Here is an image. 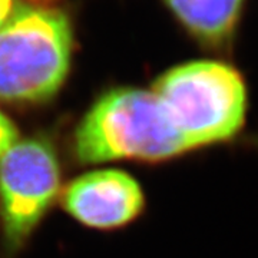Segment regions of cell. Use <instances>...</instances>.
Listing matches in <instances>:
<instances>
[{
    "mask_svg": "<svg viewBox=\"0 0 258 258\" xmlns=\"http://www.w3.org/2000/svg\"><path fill=\"white\" fill-rule=\"evenodd\" d=\"M59 188V161L45 141H18L0 158V210L12 247L20 245L32 234Z\"/></svg>",
    "mask_w": 258,
    "mask_h": 258,
    "instance_id": "obj_4",
    "label": "cell"
},
{
    "mask_svg": "<svg viewBox=\"0 0 258 258\" xmlns=\"http://www.w3.org/2000/svg\"><path fill=\"white\" fill-rule=\"evenodd\" d=\"M15 9L16 8L13 0H0V29L6 25V22L9 20Z\"/></svg>",
    "mask_w": 258,
    "mask_h": 258,
    "instance_id": "obj_8",
    "label": "cell"
},
{
    "mask_svg": "<svg viewBox=\"0 0 258 258\" xmlns=\"http://www.w3.org/2000/svg\"><path fill=\"white\" fill-rule=\"evenodd\" d=\"M152 92L189 151L231 142L248 112V88L234 64L197 59L161 74Z\"/></svg>",
    "mask_w": 258,
    "mask_h": 258,
    "instance_id": "obj_2",
    "label": "cell"
},
{
    "mask_svg": "<svg viewBox=\"0 0 258 258\" xmlns=\"http://www.w3.org/2000/svg\"><path fill=\"white\" fill-rule=\"evenodd\" d=\"M74 26L63 10L19 6L0 29V99L39 103L55 96L74 56Z\"/></svg>",
    "mask_w": 258,
    "mask_h": 258,
    "instance_id": "obj_3",
    "label": "cell"
},
{
    "mask_svg": "<svg viewBox=\"0 0 258 258\" xmlns=\"http://www.w3.org/2000/svg\"><path fill=\"white\" fill-rule=\"evenodd\" d=\"M19 132L13 122L0 111V158L18 142Z\"/></svg>",
    "mask_w": 258,
    "mask_h": 258,
    "instance_id": "obj_7",
    "label": "cell"
},
{
    "mask_svg": "<svg viewBox=\"0 0 258 258\" xmlns=\"http://www.w3.org/2000/svg\"><path fill=\"white\" fill-rule=\"evenodd\" d=\"M28 2L33 6H50L52 3H55L57 0H28Z\"/></svg>",
    "mask_w": 258,
    "mask_h": 258,
    "instance_id": "obj_9",
    "label": "cell"
},
{
    "mask_svg": "<svg viewBox=\"0 0 258 258\" xmlns=\"http://www.w3.org/2000/svg\"><path fill=\"white\" fill-rule=\"evenodd\" d=\"M176 26L200 47L230 53L248 0H161Z\"/></svg>",
    "mask_w": 258,
    "mask_h": 258,
    "instance_id": "obj_6",
    "label": "cell"
},
{
    "mask_svg": "<svg viewBox=\"0 0 258 258\" xmlns=\"http://www.w3.org/2000/svg\"><path fill=\"white\" fill-rule=\"evenodd\" d=\"M63 207L76 221L98 230H115L135 221L145 208V194L120 169H95L64 188Z\"/></svg>",
    "mask_w": 258,
    "mask_h": 258,
    "instance_id": "obj_5",
    "label": "cell"
},
{
    "mask_svg": "<svg viewBox=\"0 0 258 258\" xmlns=\"http://www.w3.org/2000/svg\"><path fill=\"white\" fill-rule=\"evenodd\" d=\"M75 154L81 164L113 161L159 164L189 149L155 93L118 86L99 96L75 131Z\"/></svg>",
    "mask_w": 258,
    "mask_h": 258,
    "instance_id": "obj_1",
    "label": "cell"
}]
</instances>
